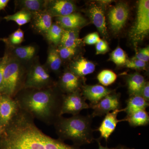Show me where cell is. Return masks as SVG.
I'll list each match as a JSON object with an SVG mask.
<instances>
[{
  "mask_svg": "<svg viewBox=\"0 0 149 149\" xmlns=\"http://www.w3.org/2000/svg\"><path fill=\"white\" fill-rule=\"evenodd\" d=\"M47 0H16L14 1L15 8L24 9L35 13L45 10Z\"/></svg>",
  "mask_w": 149,
  "mask_h": 149,
  "instance_id": "obj_21",
  "label": "cell"
},
{
  "mask_svg": "<svg viewBox=\"0 0 149 149\" xmlns=\"http://www.w3.org/2000/svg\"><path fill=\"white\" fill-rule=\"evenodd\" d=\"M133 58L145 62L148 61L149 60V47L140 49L139 52L136 54V56Z\"/></svg>",
  "mask_w": 149,
  "mask_h": 149,
  "instance_id": "obj_34",
  "label": "cell"
},
{
  "mask_svg": "<svg viewBox=\"0 0 149 149\" xmlns=\"http://www.w3.org/2000/svg\"><path fill=\"white\" fill-rule=\"evenodd\" d=\"M80 78L70 70H66L60 77L56 85L63 94L74 93L80 90L81 85Z\"/></svg>",
  "mask_w": 149,
  "mask_h": 149,
  "instance_id": "obj_14",
  "label": "cell"
},
{
  "mask_svg": "<svg viewBox=\"0 0 149 149\" xmlns=\"http://www.w3.org/2000/svg\"><path fill=\"white\" fill-rule=\"evenodd\" d=\"M53 18L45 10L35 13L30 22L31 27L36 33L44 36L53 24Z\"/></svg>",
  "mask_w": 149,
  "mask_h": 149,
  "instance_id": "obj_15",
  "label": "cell"
},
{
  "mask_svg": "<svg viewBox=\"0 0 149 149\" xmlns=\"http://www.w3.org/2000/svg\"><path fill=\"white\" fill-rule=\"evenodd\" d=\"M93 118L80 114L71 117L59 118L54 124L58 139L72 141L76 146L90 144L94 140L92 128Z\"/></svg>",
  "mask_w": 149,
  "mask_h": 149,
  "instance_id": "obj_3",
  "label": "cell"
},
{
  "mask_svg": "<svg viewBox=\"0 0 149 149\" xmlns=\"http://www.w3.org/2000/svg\"><path fill=\"white\" fill-rule=\"evenodd\" d=\"M2 59V57H0V62L1 61Z\"/></svg>",
  "mask_w": 149,
  "mask_h": 149,
  "instance_id": "obj_41",
  "label": "cell"
},
{
  "mask_svg": "<svg viewBox=\"0 0 149 149\" xmlns=\"http://www.w3.org/2000/svg\"><path fill=\"white\" fill-rule=\"evenodd\" d=\"M127 105L124 109V111L127 115L138 111L146 109L149 107V102L145 100L140 95L130 96L126 101Z\"/></svg>",
  "mask_w": 149,
  "mask_h": 149,
  "instance_id": "obj_24",
  "label": "cell"
},
{
  "mask_svg": "<svg viewBox=\"0 0 149 149\" xmlns=\"http://www.w3.org/2000/svg\"><path fill=\"white\" fill-rule=\"evenodd\" d=\"M0 149H82L48 136L35 119L19 109L0 136Z\"/></svg>",
  "mask_w": 149,
  "mask_h": 149,
  "instance_id": "obj_1",
  "label": "cell"
},
{
  "mask_svg": "<svg viewBox=\"0 0 149 149\" xmlns=\"http://www.w3.org/2000/svg\"><path fill=\"white\" fill-rule=\"evenodd\" d=\"M31 63L21 62L8 56L4 72L1 94L14 98L24 89L27 70Z\"/></svg>",
  "mask_w": 149,
  "mask_h": 149,
  "instance_id": "obj_4",
  "label": "cell"
},
{
  "mask_svg": "<svg viewBox=\"0 0 149 149\" xmlns=\"http://www.w3.org/2000/svg\"><path fill=\"white\" fill-rule=\"evenodd\" d=\"M33 14L34 13L25 10H20L13 14L5 16L3 19L7 22H15L18 26H22L30 22L33 17Z\"/></svg>",
  "mask_w": 149,
  "mask_h": 149,
  "instance_id": "obj_26",
  "label": "cell"
},
{
  "mask_svg": "<svg viewBox=\"0 0 149 149\" xmlns=\"http://www.w3.org/2000/svg\"><path fill=\"white\" fill-rule=\"evenodd\" d=\"M139 95L141 96L147 102L149 101V83L146 82L145 83Z\"/></svg>",
  "mask_w": 149,
  "mask_h": 149,
  "instance_id": "obj_37",
  "label": "cell"
},
{
  "mask_svg": "<svg viewBox=\"0 0 149 149\" xmlns=\"http://www.w3.org/2000/svg\"><path fill=\"white\" fill-rule=\"evenodd\" d=\"M63 94L56 84L43 89H23L14 99L19 109L47 125H53L61 115Z\"/></svg>",
  "mask_w": 149,
  "mask_h": 149,
  "instance_id": "obj_2",
  "label": "cell"
},
{
  "mask_svg": "<svg viewBox=\"0 0 149 149\" xmlns=\"http://www.w3.org/2000/svg\"><path fill=\"white\" fill-rule=\"evenodd\" d=\"M24 32L20 28L17 29L6 38H0V41L4 43L6 48H10L20 45L24 41Z\"/></svg>",
  "mask_w": 149,
  "mask_h": 149,
  "instance_id": "obj_28",
  "label": "cell"
},
{
  "mask_svg": "<svg viewBox=\"0 0 149 149\" xmlns=\"http://www.w3.org/2000/svg\"><path fill=\"white\" fill-rule=\"evenodd\" d=\"M149 31V1H139L137 18L130 32V36L134 42L143 40Z\"/></svg>",
  "mask_w": 149,
  "mask_h": 149,
  "instance_id": "obj_6",
  "label": "cell"
},
{
  "mask_svg": "<svg viewBox=\"0 0 149 149\" xmlns=\"http://www.w3.org/2000/svg\"><path fill=\"white\" fill-rule=\"evenodd\" d=\"M146 82L143 76L139 72H135L129 75L127 78V84L130 96L139 95Z\"/></svg>",
  "mask_w": 149,
  "mask_h": 149,
  "instance_id": "obj_22",
  "label": "cell"
},
{
  "mask_svg": "<svg viewBox=\"0 0 149 149\" xmlns=\"http://www.w3.org/2000/svg\"><path fill=\"white\" fill-rule=\"evenodd\" d=\"M119 149H125V148H120Z\"/></svg>",
  "mask_w": 149,
  "mask_h": 149,
  "instance_id": "obj_42",
  "label": "cell"
},
{
  "mask_svg": "<svg viewBox=\"0 0 149 149\" xmlns=\"http://www.w3.org/2000/svg\"><path fill=\"white\" fill-rule=\"evenodd\" d=\"M3 130V127L2 125H1V123H0V136H1V135L2 134Z\"/></svg>",
  "mask_w": 149,
  "mask_h": 149,
  "instance_id": "obj_40",
  "label": "cell"
},
{
  "mask_svg": "<svg viewBox=\"0 0 149 149\" xmlns=\"http://www.w3.org/2000/svg\"><path fill=\"white\" fill-rule=\"evenodd\" d=\"M1 17H0V22H1Z\"/></svg>",
  "mask_w": 149,
  "mask_h": 149,
  "instance_id": "obj_43",
  "label": "cell"
},
{
  "mask_svg": "<svg viewBox=\"0 0 149 149\" xmlns=\"http://www.w3.org/2000/svg\"><path fill=\"white\" fill-rule=\"evenodd\" d=\"M112 92V90L102 85H86L83 86L82 94L85 100L90 102V106H92Z\"/></svg>",
  "mask_w": 149,
  "mask_h": 149,
  "instance_id": "obj_16",
  "label": "cell"
},
{
  "mask_svg": "<svg viewBox=\"0 0 149 149\" xmlns=\"http://www.w3.org/2000/svg\"><path fill=\"white\" fill-rule=\"evenodd\" d=\"M124 111V109H118L109 112L105 115L104 118L97 130L100 134L101 138H103L107 142L110 136L115 130L118 123L124 121V119L118 120V115L120 112Z\"/></svg>",
  "mask_w": 149,
  "mask_h": 149,
  "instance_id": "obj_13",
  "label": "cell"
},
{
  "mask_svg": "<svg viewBox=\"0 0 149 149\" xmlns=\"http://www.w3.org/2000/svg\"><path fill=\"white\" fill-rule=\"evenodd\" d=\"M54 18L56 23L64 30H78L87 23L86 19L81 15L76 13Z\"/></svg>",
  "mask_w": 149,
  "mask_h": 149,
  "instance_id": "obj_17",
  "label": "cell"
},
{
  "mask_svg": "<svg viewBox=\"0 0 149 149\" xmlns=\"http://www.w3.org/2000/svg\"><path fill=\"white\" fill-rule=\"evenodd\" d=\"M146 65V62L133 58L131 59L127 60L125 63L126 67L136 70L145 69Z\"/></svg>",
  "mask_w": 149,
  "mask_h": 149,
  "instance_id": "obj_32",
  "label": "cell"
},
{
  "mask_svg": "<svg viewBox=\"0 0 149 149\" xmlns=\"http://www.w3.org/2000/svg\"><path fill=\"white\" fill-rule=\"evenodd\" d=\"M64 29L57 23H53L44 37L52 45L56 47L60 43Z\"/></svg>",
  "mask_w": 149,
  "mask_h": 149,
  "instance_id": "obj_27",
  "label": "cell"
},
{
  "mask_svg": "<svg viewBox=\"0 0 149 149\" xmlns=\"http://www.w3.org/2000/svg\"><path fill=\"white\" fill-rule=\"evenodd\" d=\"M132 127L146 126L149 123V116L146 109L138 111L126 116L124 118Z\"/></svg>",
  "mask_w": 149,
  "mask_h": 149,
  "instance_id": "obj_23",
  "label": "cell"
},
{
  "mask_svg": "<svg viewBox=\"0 0 149 149\" xmlns=\"http://www.w3.org/2000/svg\"><path fill=\"white\" fill-rule=\"evenodd\" d=\"M8 58V54L5 51L4 54L2 57V59L0 62V94H1L2 92L4 72Z\"/></svg>",
  "mask_w": 149,
  "mask_h": 149,
  "instance_id": "obj_33",
  "label": "cell"
},
{
  "mask_svg": "<svg viewBox=\"0 0 149 149\" xmlns=\"http://www.w3.org/2000/svg\"><path fill=\"white\" fill-rule=\"evenodd\" d=\"M62 60L58 52L56 47L51 45L47 51V57L45 66L49 72L58 74Z\"/></svg>",
  "mask_w": 149,
  "mask_h": 149,
  "instance_id": "obj_20",
  "label": "cell"
},
{
  "mask_svg": "<svg viewBox=\"0 0 149 149\" xmlns=\"http://www.w3.org/2000/svg\"><path fill=\"white\" fill-rule=\"evenodd\" d=\"M58 52L62 60L71 58L77 52V48L66 47L59 45L57 48Z\"/></svg>",
  "mask_w": 149,
  "mask_h": 149,
  "instance_id": "obj_31",
  "label": "cell"
},
{
  "mask_svg": "<svg viewBox=\"0 0 149 149\" xmlns=\"http://www.w3.org/2000/svg\"><path fill=\"white\" fill-rule=\"evenodd\" d=\"M19 110L15 99L0 94V123L4 129Z\"/></svg>",
  "mask_w": 149,
  "mask_h": 149,
  "instance_id": "obj_10",
  "label": "cell"
},
{
  "mask_svg": "<svg viewBox=\"0 0 149 149\" xmlns=\"http://www.w3.org/2000/svg\"><path fill=\"white\" fill-rule=\"evenodd\" d=\"M117 78V74L112 70H104L98 74L97 79L99 83L103 86H108L115 82Z\"/></svg>",
  "mask_w": 149,
  "mask_h": 149,
  "instance_id": "obj_29",
  "label": "cell"
},
{
  "mask_svg": "<svg viewBox=\"0 0 149 149\" xmlns=\"http://www.w3.org/2000/svg\"><path fill=\"white\" fill-rule=\"evenodd\" d=\"M97 142L98 143L99 145V148L98 149H118L117 148H109L107 147L103 146H102L99 140H97Z\"/></svg>",
  "mask_w": 149,
  "mask_h": 149,
  "instance_id": "obj_39",
  "label": "cell"
},
{
  "mask_svg": "<svg viewBox=\"0 0 149 149\" xmlns=\"http://www.w3.org/2000/svg\"><path fill=\"white\" fill-rule=\"evenodd\" d=\"M95 70V64L85 58L79 59L72 62L70 67V70L80 77L93 73Z\"/></svg>",
  "mask_w": 149,
  "mask_h": 149,
  "instance_id": "obj_19",
  "label": "cell"
},
{
  "mask_svg": "<svg viewBox=\"0 0 149 149\" xmlns=\"http://www.w3.org/2000/svg\"><path fill=\"white\" fill-rule=\"evenodd\" d=\"M50 72L40 63L38 56L29 64L24 89H41L56 85Z\"/></svg>",
  "mask_w": 149,
  "mask_h": 149,
  "instance_id": "obj_5",
  "label": "cell"
},
{
  "mask_svg": "<svg viewBox=\"0 0 149 149\" xmlns=\"http://www.w3.org/2000/svg\"><path fill=\"white\" fill-rule=\"evenodd\" d=\"M101 40L97 32H93L88 34L84 38V42L88 45H96Z\"/></svg>",
  "mask_w": 149,
  "mask_h": 149,
  "instance_id": "obj_35",
  "label": "cell"
},
{
  "mask_svg": "<svg viewBox=\"0 0 149 149\" xmlns=\"http://www.w3.org/2000/svg\"><path fill=\"white\" fill-rule=\"evenodd\" d=\"M127 4L120 3L112 8L109 13L111 28L114 32H119L124 27L129 15Z\"/></svg>",
  "mask_w": 149,
  "mask_h": 149,
  "instance_id": "obj_9",
  "label": "cell"
},
{
  "mask_svg": "<svg viewBox=\"0 0 149 149\" xmlns=\"http://www.w3.org/2000/svg\"><path fill=\"white\" fill-rule=\"evenodd\" d=\"M110 59L117 66L125 64L128 60L125 52L120 47H117L111 53Z\"/></svg>",
  "mask_w": 149,
  "mask_h": 149,
  "instance_id": "obj_30",
  "label": "cell"
},
{
  "mask_svg": "<svg viewBox=\"0 0 149 149\" xmlns=\"http://www.w3.org/2000/svg\"><path fill=\"white\" fill-rule=\"evenodd\" d=\"M76 7L68 0H47L45 10L53 17L65 16L74 13Z\"/></svg>",
  "mask_w": 149,
  "mask_h": 149,
  "instance_id": "obj_12",
  "label": "cell"
},
{
  "mask_svg": "<svg viewBox=\"0 0 149 149\" xmlns=\"http://www.w3.org/2000/svg\"><path fill=\"white\" fill-rule=\"evenodd\" d=\"M9 1V0H0V10L5 8Z\"/></svg>",
  "mask_w": 149,
  "mask_h": 149,
  "instance_id": "obj_38",
  "label": "cell"
},
{
  "mask_svg": "<svg viewBox=\"0 0 149 149\" xmlns=\"http://www.w3.org/2000/svg\"><path fill=\"white\" fill-rule=\"evenodd\" d=\"M120 95L112 93L103 98L96 104L90 106L93 110L92 118L105 115L111 111L120 109Z\"/></svg>",
  "mask_w": 149,
  "mask_h": 149,
  "instance_id": "obj_8",
  "label": "cell"
},
{
  "mask_svg": "<svg viewBox=\"0 0 149 149\" xmlns=\"http://www.w3.org/2000/svg\"><path fill=\"white\" fill-rule=\"evenodd\" d=\"M91 21L102 36L107 35L106 22L104 11L97 5L91 6L88 10Z\"/></svg>",
  "mask_w": 149,
  "mask_h": 149,
  "instance_id": "obj_18",
  "label": "cell"
},
{
  "mask_svg": "<svg viewBox=\"0 0 149 149\" xmlns=\"http://www.w3.org/2000/svg\"><path fill=\"white\" fill-rule=\"evenodd\" d=\"M109 50L108 44L106 41L101 40L96 44V54H104Z\"/></svg>",
  "mask_w": 149,
  "mask_h": 149,
  "instance_id": "obj_36",
  "label": "cell"
},
{
  "mask_svg": "<svg viewBox=\"0 0 149 149\" xmlns=\"http://www.w3.org/2000/svg\"><path fill=\"white\" fill-rule=\"evenodd\" d=\"M82 42L78 30H64L59 45L66 47L77 48ZM58 45V46H59Z\"/></svg>",
  "mask_w": 149,
  "mask_h": 149,
  "instance_id": "obj_25",
  "label": "cell"
},
{
  "mask_svg": "<svg viewBox=\"0 0 149 149\" xmlns=\"http://www.w3.org/2000/svg\"><path fill=\"white\" fill-rule=\"evenodd\" d=\"M80 90L74 93L63 94L61 115L70 114L72 116L80 114L81 111L90 108Z\"/></svg>",
  "mask_w": 149,
  "mask_h": 149,
  "instance_id": "obj_7",
  "label": "cell"
},
{
  "mask_svg": "<svg viewBox=\"0 0 149 149\" xmlns=\"http://www.w3.org/2000/svg\"><path fill=\"white\" fill-rule=\"evenodd\" d=\"M39 48L36 45H19L10 48H6L5 51L9 56L21 62L30 63L37 57Z\"/></svg>",
  "mask_w": 149,
  "mask_h": 149,
  "instance_id": "obj_11",
  "label": "cell"
}]
</instances>
